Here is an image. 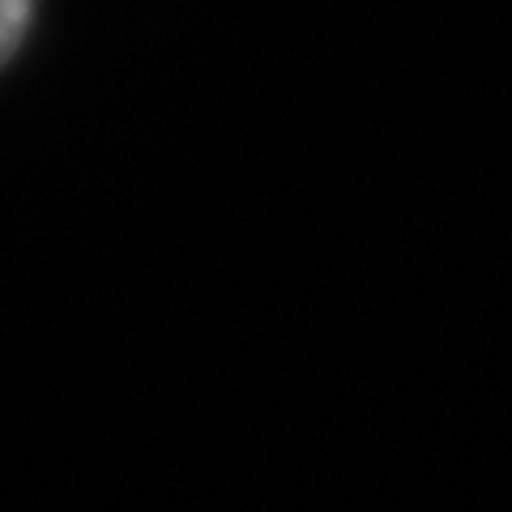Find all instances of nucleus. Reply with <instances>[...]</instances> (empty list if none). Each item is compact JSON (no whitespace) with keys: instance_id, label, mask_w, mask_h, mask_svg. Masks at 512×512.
<instances>
[{"instance_id":"nucleus-1","label":"nucleus","mask_w":512,"mask_h":512,"mask_svg":"<svg viewBox=\"0 0 512 512\" xmlns=\"http://www.w3.org/2000/svg\"><path fill=\"white\" fill-rule=\"evenodd\" d=\"M30 13H35V0H0V69L18 56L30 30Z\"/></svg>"}]
</instances>
